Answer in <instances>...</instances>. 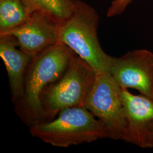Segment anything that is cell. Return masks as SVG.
<instances>
[{
	"label": "cell",
	"instance_id": "12",
	"mask_svg": "<svg viewBox=\"0 0 153 153\" xmlns=\"http://www.w3.org/2000/svg\"><path fill=\"white\" fill-rule=\"evenodd\" d=\"M133 0H113L107 11L108 17L117 16L125 11Z\"/></svg>",
	"mask_w": 153,
	"mask_h": 153
},
{
	"label": "cell",
	"instance_id": "9",
	"mask_svg": "<svg viewBox=\"0 0 153 153\" xmlns=\"http://www.w3.org/2000/svg\"><path fill=\"white\" fill-rule=\"evenodd\" d=\"M16 39L9 34L0 35V56L4 62L9 80L11 100L15 104L23 93L26 71L33 55L18 49Z\"/></svg>",
	"mask_w": 153,
	"mask_h": 153
},
{
	"label": "cell",
	"instance_id": "10",
	"mask_svg": "<svg viewBox=\"0 0 153 153\" xmlns=\"http://www.w3.org/2000/svg\"><path fill=\"white\" fill-rule=\"evenodd\" d=\"M77 0H23L30 14L38 12L59 25L71 16Z\"/></svg>",
	"mask_w": 153,
	"mask_h": 153
},
{
	"label": "cell",
	"instance_id": "1",
	"mask_svg": "<svg viewBox=\"0 0 153 153\" xmlns=\"http://www.w3.org/2000/svg\"><path fill=\"white\" fill-rule=\"evenodd\" d=\"M75 54L59 42L33 56L26 73L22 96L15 103L16 114L26 125L30 127L44 121V98Z\"/></svg>",
	"mask_w": 153,
	"mask_h": 153
},
{
	"label": "cell",
	"instance_id": "3",
	"mask_svg": "<svg viewBox=\"0 0 153 153\" xmlns=\"http://www.w3.org/2000/svg\"><path fill=\"white\" fill-rule=\"evenodd\" d=\"M99 21L95 9L77 0L71 16L57 25L59 42L68 46L97 72L109 71L114 57L105 53L100 45Z\"/></svg>",
	"mask_w": 153,
	"mask_h": 153
},
{
	"label": "cell",
	"instance_id": "2",
	"mask_svg": "<svg viewBox=\"0 0 153 153\" xmlns=\"http://www.w3.org/2000/svg\"><path fill=\"white\" fill-rule=\"evenodd\" d=\"M30 128L33 137L59 148L111 138L109 131L103 123L85 106L66 108L54 119Z\"/></svg>",
	"mask_w": 153,
	"mask_h": 153
},
{
	"label": "cell",
	"instance_id": "7",
	"mask_svg": "<svg viewBox=\"0 0 153 153\" xmlns=\"http://www.w3.org/2000/svg\"><path fill=\"white\" fill-rule=\"evenodd\" d=\"M127 128L124 141L143 149L153 148V99L122 88Z\"/></svg>",
	"mask_w": 153,
	"mask_h": 153
},
{
	"label": "cell",
	"instance_id": "11",
	"mask_svg": "<svg viewBox=\"0 0 153 153\" xmlns=\"http://www.w3.org/2000/svg\"><path fill=\"white\" fill-rule=\"evenodd\" d=\"M30 15L23 0H0V35L18 27Z\"/></svg>",
	"mask_w": 153,
	"mask_h": 153
},
{
	"label": "cell",
	"instance_id": "6",
	"mask_svg": "<svg viewBox=\"0 0 153 153\" xmlns=\"http://www.w3.org/2000/svg\"><path fill=\"white\" fill-rule=\"evenodd\" d=\"M109 72L122 88L136 89L153 99V53L146 49L114 57Z\"/></svg>",
	"mask_w": 153,
	"mask_h": 153
},
{
	"label": "cell",
	"instance_id": "8",
	"mask_svg": "<svg viewBox=\"0 0 153 153\" xmlns=\"http://www.w3.org/2000/svg\"><path fill=\"white\" fill-rule=\"evenodd\" d=\"M5 34L13 36L19 49L33 56L59 42L57 25L38 12L31 13L23 23Z\"/></svg>",
	"mask_w": 153,
	"mask_h": 153
},
{
	"label": "cell",
	"instance_id": "5",
	"mask_svg": "<svg viewBox=\"0 0 153 153\" xmlns=\"http://www.w3.org/2000/svg\"><path fill=\"white\" fill-rule=\"evenodd\" d=\"M122 88L108 71L97 72L85 107L108 129L111 138L124 140L127 123Z\"/></svg>",
	"mask_w": 153,
	"mask_h": 153
},
{
	"label": "cell",
	"instance_id": "4",
	"mask_svg": "<svg viewBox=\"0 0 153 153\" xmlns=\"http://www.w3.org/2000/svg\"><path fill=\"white\" fill-rule=\"evenodd\" d=\"M97 73L86 61L76 53L74 55L65 71L44 98L43 122L54 119L66 108L85 106L94 85Z\"/></svg>",
	"mask_w": 153,
	"mask_h": 153
}]
</instances>
